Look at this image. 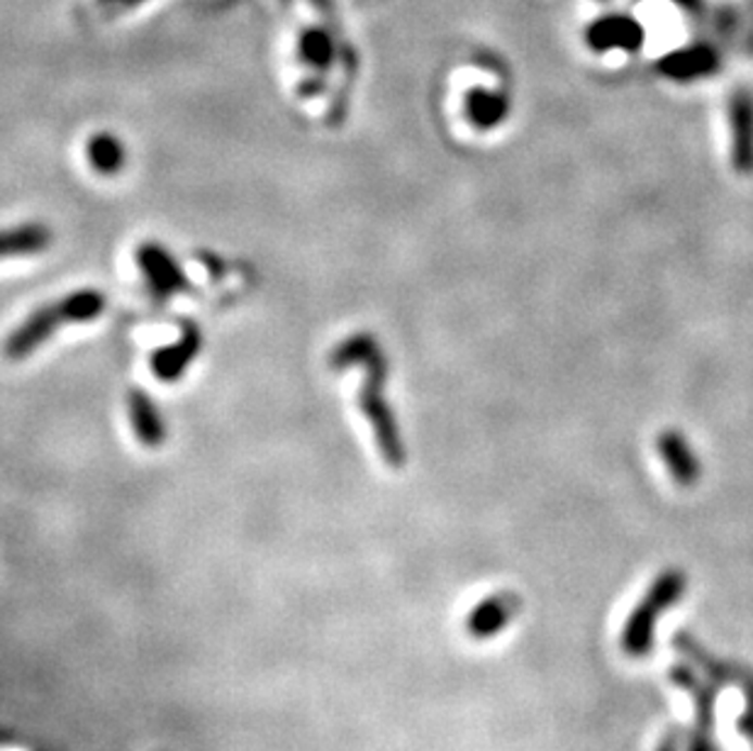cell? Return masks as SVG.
Wrapping results in <instances>:
<instances>
[{
    "instance_id": "8992f818",
    "label": "cell",
    "mask_w": 753,
    "mask_h": 751,
    "mask_svg": "<svg viewBox=\"0 0 753 751\" xmlns=\"http://www.w3.org/2000/svg\"><path fill=\"white\" fill-rule=\"evenodd\" d=\"M522 598L512 590H498L481 598L463 620V627L471 639H493L508 629L510 622L520 615Z\"/></svg>"
},
{
    "instance_id": "6da1fadb",
    "label": "cell",
    "mask_w": 753,
    "mask_h": 751,
    "mask_svg": "<svg viewBox=\"0 0 753 751\" xmlns=\"http://www.w3.org/2000/svg\"><path fill=\"white\" fill-rule=\"evenodd\" d=\"M330 364L334 369H349V367H363V383L359 393L361 412L363 418L371 422L375 447H379L383 461L388 467H403L405 463V444L400 437V428L393 418V410L388 400H385L383 385L388 379V361L381 344L375 342L373 334L359 332L354 338H346L340 347L332 352Z\"/></svg>"
},
{
    "instance_id": "5b68a950",
    "label": "cell",
    "mask_w": 753,
    "mask_h": 751,
    "mask_svg": "<svg viewBox=\"0 0 753 751\" xmlns=\"http://www.w3.org/2000/svg\"><path fill=\"white\" fill-rule=\"evenodd\" d=\"M137 264H140V271L156 301H168L178 293L191 291V283H188L183 269L166 246L156 242L142 244L137 250Z\"/></svg>"
},
{
    "instance_id": "9a60e30c",
    "label": "cell",
    "mask_w": 753,
    "mask_h": 751,
    "mask_svg": "<svg viewBox=\"0 0 753 751\" xmlns=\"http://www.w3.org/2000/svg\"><path fill=\"white\" fill-rule=\"evenodd\" d=\"M86 156H88V164H91L98 174H105V176L123 171V166L127 162L125 144L120 142V137H115L111 132L93 135L91 140H88Z\"/></svg>"
},
{
    "instance_id": "30bf717a",
    "label": "cell",
    "mask_w": 753,
    "mask_h": 751,
    "mask_svg": "<svg viewBox=\"0 0 753 751\" xmlns=\"http://www.w3.org/2000/svg\"><path fill=\"white\" fill-rule=\"evenodd\" d=\"M719 66V54L710 44H690L676 49L659 62V72L673 81H692L715 74Z\"/></svg>"
},
{
    "instance_id": "7a4b0ae2",
    "label": "cell",
    "mask_w": 753,
    "mask_h": 751,
    "mask_svg": "<svg viewBox=\"0 0 753 751\" xmlns=\"http://www.w3.org/2000/svg\"><path fill=\"white\" fill-rule=\"evenodd\" d=\"M105 310V295L101 291L84 289L64 295L62 301L49 303L44 308H37L27 315V320L10 332L5 340V357L13 361H23L35 349L42 347L54 338L59 328L78 322L98 320Z\"/></svg>"
},
{
    "instance_id": "2e32d148",
    "label": "cell",
    "mask_w": 753,
    "mask_h": 751,
    "mask_svg": "<svg viewBox=\"0 0 753 751\" xmlns=\"http://www.w3.org/2000/svg\"><path fill=\"white\" fill-rule=\"evenodd\" d=\"M301 56L307 66L320 68V72L330 68V64H332L330 37L322 35V33H315V29L312 33H307L301 42Z\"/></svg>"
},
{
    "instance_id": "4fadbf2b",
    "label": "cell",
    "mask_w": 753,
    "mask_h": 751,
    "mask_svg": "<svg viewBox=\"0 0 753 751\" xmlns=\"http://www.w3.org/2000/svg\"><path fill=\"white\" fill-rule=\"evenodd\" d=\"M127 410H130V422L144 447H158L166 440V422L158 412L156 403L142 389H132L127 395Z\"/></svg>"
},
{
    "instance_id": "8fae6325",
    "label": "cell",
    "mask_w": 753,
    "mask_h": 751,
    "mask_svg": "<svg viewBox=\"0 0 753 751\" xmlns=\"http://www.w3.org/2000/svg\"><path fill=\"white\" fill-rule=\"evenodd\" d=\"M201 332L195 324H186L181 340L176 344H168L164 349H156L152 354V371L156 379L162 381H178L186 373V369L195 361L197 352H201Z\"/></svg>"
},
{
    "instance_id": "ba28073f",
    "label": "cell",
    "mask_w": 753,
    "mask_h": 751,
    "mask_svg": "<svg viewBox=\"0 0 753 751\" xmlns=\"http://www.w3.org/2000/svg\"><path fill=\"white\" fill-rule=\"evenodd\" d=\"M729 135L731 162L741 174L753 171V96L739 88L729 103Z\"/></svg>"
},
{
    "instance_id": "ac0fdd59",
    "label": "cell",
    "mask_w": 753,
    "mask_h": 751,
    "mask_svg": "<svg viewBox=\"0 0 753 751\" xmlns=\"http://www.w3.org/2000/svg\"><path fill=\"white\" fill-rule=\"evenodd\" d=\"M673 3L690 10V13H698V10L702 8V0H673Z\"/></svg>"
},
{
    "instance_id": "3957f363",
    "label": "cell",
    "mask_w": 753,
    "mask_h": 751,
    "mask_svg": "<svg viewBox=\"0 0 753 751\" xmlns=\"http://www.w3.org/2000/svg\"><path fill=\"white\" fill-rule=\"evenodd\" d=\"M688 590V576L680 569L661 571L656 578L649 583L643 598L634 606L627 622H624L620 647L629 659H643L651 654L653 637H656V622L666 612L682 600Z\"/></svg>"
},
{
    "instance_id": "9c48e42d",
    "label": "cell",
    "mask_w": 753,
    "mask_h": 751,
    "mask_svg": "<svg viewBox=\"0 0 753 751\" xmlns=\"http://www.w3.org/2000/svg\"><path fill=\"white\" fill-rule=\"evenodd\" d=\"M659 457L666 463L671 479L678 486H695L702 476V463L692 451L686 434L678 430H663L656 440Z\"/></svg>"
},
{
    "instance_id": "52a82bcc",
    "label": "cell",
    "mask_w": 753,
    "mask_h": 751,
    "mask_svg": "<svg viewBox=\"0 0 753 751\" xmlns=\"http://www.w3.org/2000/svg\"><path fill=\"white\" fill-rule=\"evenodd\" d=\"M643 39H647V33L629 15H604L586 29V42L596 52H612V49L639 52Z\"/></svg>"
},
{
    "instance_id": "7c38bea8",
    "label": "cell",
    "mask_w": 753,
    "mask_h": 751,
    "mask_svg": "<svg viewBox=\"0 0 753 751\" xmlns=\"http://www.w3.org/2000/svg\"><path fill=\"white\" fill-rule=\"evenodd\" d=\"M54 234L44 222H23L0 230V262L15 256L42 254L52 246Z\"/></svg>"
},
{
    "instance_id": "e0dca14e",
    "label": "cell",
    "mask_w": 753,
    "mask_h": 751,
    "mask_svg": "<svg viewBox=\"0 0 753 751\" xmlns=\"http://www.w3.org/2000/svg\"><path fill=\"white\" fill-rule=\"evenodd\" d=\"M686 742H688L686 729L673 727V729H668L666 735L661 737L656 751H686Z\"/></svg>"
},
{
    "instance_id": "277c9868",
    "label": "cell",
    "mask_w": 753,
    "mask_h": 751,
    "mask_svg": "<svg viewBox=\"0 0 753 751\" xmlns=\"http://www.w3.org/2000/svg\"><path fill=\"white\" fill-rule=\"evenodd\" d=\"M671 680L678 688L688 690L695 700V727L688 735V751H722L715 739L717 723V696L722 684L715 678H698L688 664H673Z\"/></svg>"
},
{
    "instance_id": "5bb4252c",
    "label": "cell",
    "mask_w": 753,
    "mask_h": 751,
    "mask_svg": "<svg viewBox=\"0 0 753 751\" xmlns=\"http://www.w3.org/2000/svg\"><path fill=\"white\" fill-rule=\"evenodd\" d=\"M465 117L478 130H493L510 113V101L502 93L488 91V88H471L465 93Z\"/></svg>"
}]
</instances>
